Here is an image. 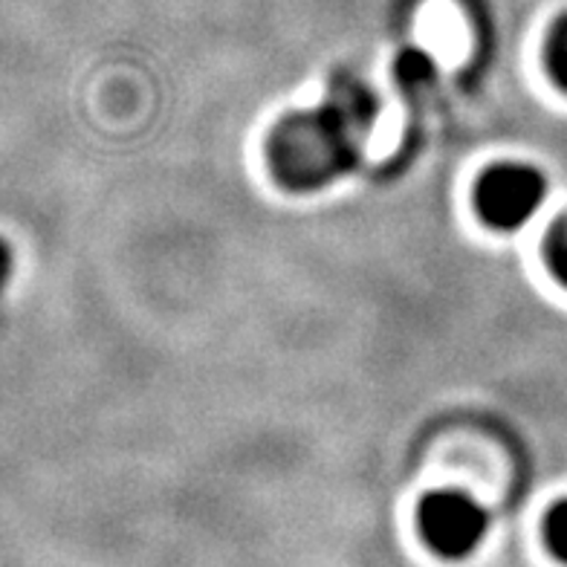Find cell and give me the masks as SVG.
Returning a JSON list of instances; mask_svg holds the SVG:
<instances>
[{
    "instance_id": "cell-1",
    "label": "cell",
    "mask_w": 567,
    "mask_h": 567,
    "mask_svg": "<svg viewBox=\"0 0 567 567\" xmlns=\"http://www.w3.org/2000/svg\"><path fill=\"white\" fill-rule=\"evenodd\" d=\"M380 102L365 82L339 75L324 105L284 116L267 142L272 177L290 192H316L351 172Z\"/></svg>"
},
{
    "instance_id": "cell-6",
    "label": "cell",
    "mask_w": 567,
    "mask_h": 567,
    "mask_svg": "<svg viewBox=\"0 0 567 567\" xmlns=\"http://www.w3.org/2000/svg\"><path fill=\"white\" fill-rule=\"evenodd\" d=\"M545 258L550 272L561 287H567V215H561L556 224L550 226L545 238Z\"/></svg>"
},
{
    "instance_id": "cell-3",
    "label": "cell",
    "mask_w": 567,
    "mask_h": 567,
    "mask_svg": "<svg viewBox=\"0 0 567 567\" xmlns=\"http://www.w3.org/2000/svg\"><path fill=\"white\" fill-rule=\"evenodd\" d=\"M545 174L527 163H498L481 174L475 209L493 229H518L545 203Z\"/></svg>"
},
{
    "instance_id": "cell-8",
    "label": "cell",
    "mask_w": 567,
    "mask_h": 567,
    "mask_svg": "<svg viewBox=\"0 0 567 567\" xmlns=\"http://www.w3.org/2000/svg\"><path fill=\"white\" fill-rule=\"evenodd\" d=\"M12 272H16V255H12L7 240H0V292H3V287L9 284Z\"/></svg>"
},
{
    "instance_id": "cell-7",
    "label": "cell",
    "mask_w": 567,
    "mask_h": 567,
    "mask_svg": "<svg viewBox=\"0 0 567 567\" xmlns=\"http://www.w3.org/2000/svg\"><path fill=\"white\" fill-rule=\"evenodd\" d=\"M545 538L550 553L567 565V498L559 501L545 518Z\"/></svg>"
},
{
    "instance_id": "cell-2",
    "label": "cell",
    "mask_w": 567,
    "mask_h": 567,
    "mask_svg": "<svg viewBox=\"0 0 567 567\" xmlns=\"http://www.w3.org/2000/svg\"><path fill=\"white\" fill-rule=\"evenodd\" d=\"M420 536L443 559H463L478 550L489 530V515L478 501L457 489L429 493L417 509Z\"/></svg>"
},
{
    "instance_id": "cell-5",
    "label": "cell",
    "mask_w": 567,
    "mask_h": 567,
    "mask_svg": "<svg viewBox=\"0 0 567 567\" xmlns=\"http://www.w3.org/2000/svg\"><path fill=\"white\" fill-rule=\"evenodd\" d=\"M545 61L547 70H550L553 82L559 84L567 93V16H561L559 21L550 27V35H547L545 47Z\"/></svg>"
},
{
    "instance_id": "cell-4",
    "label": "cell",
    "mask_w": 567,
    "mask_h": 567,
    "mask_svg": "<svg viewBox=\"0 0 567 567\" xmlns=\"http://www.w3.org/2000/svg\"><path fill=\"white\" fill-rule=\"evenodd\" d=\"M434 75H437V70H434L432 59L420 53V50H405L396 59V79H400L403 87H429L434 82Z\"/></svg>"
}]
</instances>
